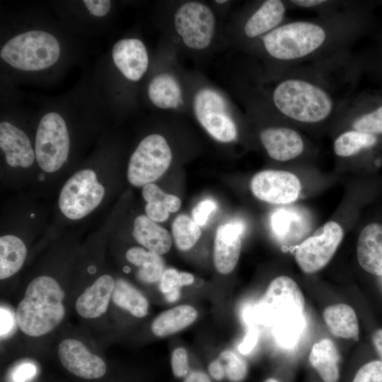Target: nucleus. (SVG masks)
Returning a JSON list of instances; mask_svg holds the SVG:
<instances>
[{"instance_id":"obj_1","label":"nucleus","mask_w":382,"mask_h":382,"mask_svg":"<svg viewBox=\"0 0 382 382\" xmlns=\"http://www.w3.org/2000/svg\"><path fill=\"white\" fill-rule=\"evenodd\" d=\"M352 54L288 68L270 93L274 111L292 122L314 125L335 118L359 75Z\"/></svg>"},{"instance_id":"obj_2","label":"nucleus","mask_w":382,"mask_h":382,"mask_svg":"<svg viewBox=\"0 0 382 382\" xmlns=\"http://www.w3.org/2000/svg\"><path fill=\"white\" fill-rule=\"evenodd\" d=\"M361 3L347 1L340 10L313 19L284 22L260 42L266 56L280 72L306 64L324 62L351 54L368 21Z\"/></svg>"},{"instance_id":"obj_3","label":"nucleus","mask_w":382,"mask_h":382,"mask_svg":"<svg viewBox=\"0 0 382 382\" xmlns=\"http://www.w3.org/2000/svg\"><path fill=\"white\" fill-rule=\"evenodd\" d=\"M65 295L60 284L52 277L40 275L33 279L16 308L18 328L32 338L52 332L65 318Z\"/></svg>"},{"instance_id":"obj_4","label":"nucleus","mask_w":382,"mask_h":382,"mask_svg":"<svg viewBox=\"0 0 382 382\" xmlns=\"http://www.w3.org/2000/svg\"><path fill=\"white\" fill-rule=\"evenodd\" d=\"M60 47L52 35L30 30L9 40L1 48V58L11 66L23 71L48 68L59 59Z\"/></svg>"},{"instance_id":"obj_5","label":"nucleus","mask_w":382,"mask_h":382,"mask_svg":"<svg viewBox=\"0 0 382 382\" xmlns=\"http://www.w3.org/2000/svg\"><path fill=\"white\" fill-rule=\"evenodd\" d=\"M172 151L166 139L152 134L144 138L132 154L127 168V179L135 187L157 180L167 170Z\"/></svg>"},{"instance_id":"obj_6","label":"nucleus","mask_w":382,"mask_h":382,"mask_svg":"<svg viewBox=\"0 0 382 382\" xmlns=\"http://www.w3.org/2000/svg\"><path fill=\"white\" fill-rule=\"evenodd\" d=\"M105 195L103 185L98 181L95 171L82 169L69 178L62 187L58 204L68 219L77 220L89 214Z\"/></svg>"},{"instance_id":"obj_7","label":"nucleus","mask_w":382,"mask_h":382,"mask_svg":"<svg viewBox=\"0 0 382 382\" xmlns=\"http://www.w3.org/2000/svg\"><path fill=\"white\" fill-rule=\"evenodd\" d=\"M304 297L297 284L287 276L273 279L260 302L253 308L255 321L274 325L282 318L303 313Z\"/></svg>"},{"instance_id":"obj_8","label":"nucleus","mask_w":382,"mask_h":382,"mask_svg":"<svg viewBox=\"0 0 382 382\" xmlns=\"http://www.w3.org/2000/svg\"><path fill=\"white\" fill-rule=\"evenodd\" d=\"M69 136L62 117L51 112L40 120L35 136V154L38 166L47 173L59 170L69 152Z\"/></svg>"},{"instance_id":"obj_9","label":"nucleus","mask_w":382,"mask_h":382,"mask_svg":"<svg viewBox=\"0 0 382 382\" xmlns=\"http://www.w3.org/2000/svg\"><path fill=\"white\" fill-rule=\"evenodd\" d=\"M193 110L197 121L214 139L228 143L236 139V125L219 92L210 88L199 89L193 100Z\"/></svg>"},{"instance_id":"obj_10","label":"nucleus","mask_w":382,"mask_h":382,"mask_svg":"<svg viewBox=\"0 0 382 382\" xmlns=\"http://www.w3.org/2000/svg\"><path fill=\"white\" fill-rule=\"evenodd\" d=\"M174 27L183 43L193 50L207 47L213 38L215 17L212 9L203 3L188 1L174 14Z\"/></svg>"},{"instance_id":"obj_11","label":"nucleus","mask_w":382,"mask_h":382,"mask_svg":"<svg viewBox=\"0 0 382 382\" xmlns=\"http://www.w3.org/2000/svg\"><path fill=\"white\" fill-rule=\"evenodd\" d=\"M343 238V230L335 221H328L297 247L295 259L306 273H314L325 267L334 255Z\"/></svg>"},{"instance_id":"obj_12","label":"nucleus","mask_w":382,"mask_h":382,"mask_svg":"<svg viewBox=\"0 0 382 382\" xmlns=\"http://www.w3.org/2000/svg\"><path fill=\"white\" fill-rule=\"evenodd\" d=\"M301 188L296 175L281 170L260 171L250 181L253 194L260 200L272 204H286L296 201Z\"/></svg>"},{"instance_id":"obj_13","label":"nucleus","mask_w":382,"mask_h":382,"mask_svg":"<svg viewBox=\"0 0 382 382\" xmlns=\"http://www.w3.org/2000/svg\"><path fill=\"white\" fill-rule=\"evenodd\" d=\"M57 354L62 366L72 375L85 380L103 378L107 365L99 355L93 353L81 340L66 338L60 342Z\"/></svg>"},{"instance_id":"obj_14","label":"nucleus","mask_w":382,"mask_h":382,"mask_svg":"<svg viewBox=\"0 0 382 382\" xmlns=\"http://www.w3.org/2000/svg\"><path fill=\"white\" fill-rule=\"evenodd\" d=\"M335 118L349 127L373 135L382 134V98L351 96L342 105Z\"/></svg>"},{"instance_id":"obj_15","label":"nucleus","mask_w":382,"mask_h":382,"mask_svg":"<svg viewBox=\"0 0 382 382\" xmlns=\"http://www.w3.org/2000/svg\"><path fill=\"white\" fill-rule=\"evenodd\" d=\"M259 138L268 156L278 161H288L300 156L306 144L301 134L289 126H268Z\"/></svg>"},{"instance_id":"obj_16","label":"nucleus","mask_w":382,"mask_h":382,"mask_svg":"<svg viewBox=\"0 0 382 382\" xmlns=\"http://www.w3.org/2000/svg\"><path fill=\"white\" fill-rule=\"evenodd\" d=\"M243 231V224L238 221L218 227L214 239V262L219 272L228 274L235 268L240 256Z\"/></svg>"},{"instance_id":"obj_17","label":"nucleus","mask_w":382,"mask_h":382,"mask_svg":"<svg viewBox=\"0 0 382 382\" xmlns=\"http://www.w3.org/2000/svg\"><path fill=\"white\" fill-rule=\"evenodd\" d=\"M115 286V280L104 274L96 279L77 297L75 310L86 320H94L103 316L108 311Z\"/></svg>"},{"instance_id":"obj_18","label":"nucleus","mask_w":382,"mask_h":382,"mask_svg":"<svg viewBox=\"0 0 382 382\" xmlns=\"http://www.w3.org/2000/svg\"><path fill=\"white\" fill-rule=\"evenodd\" d=\"M112 56L117 69L130 81H139L147 70V51L139 39L126 38L117 41L112 47Z\"/></svg>"},{"instance_id":"obj_19","label":"nucleus","mask_w":382,"mask_h":382,"mask_svg":"<svg viewBox=\"0 0 382 382\" xmlns=\"http://www.w3.org/2000/svg\"><path fill=\"white\" fill-rule=\"evenodd\" d=\"M287 8L286 1H262L245 20L243 27L244 35L249 40H260L284 23Z\"/></svg>"},{"instance_id":"obj_20","label":"nucleus","mask_w":382,"mask_h":382,"mask_svg":"<svg viewBox=\"0 0 382 382\" xmlns=\"http://www.w3.org/2000/svg\"><path fill=\"white\" fill-rule=\"evenodd\" d=\"M0 147L6 163L11 167H30L34 162L35 151L25 133L8 122L0 123Z\"/></svg>"},{"instance_id":"obj_21","label":"nucleus","mask_w":382,"mask_h":382,"mask_svg":"<svg viewBox=\"0 0 382 382\" xmlns=\"http://www.w3.org/2000/svg\"><path fill=\"white\" fill-rule=\"evenodd\" d=\"M272 229L276 236L286 244L300 241L309 228V219L303 211L296 207L276 210L270 219Z\"/></svg>"},{"instance_id":"obj_22","label":"nucleus","mask_w":382,"mask_h":382,"mask_svg":"<svg viewBox=\"0 0 382 382\" xmlns=\"http://www.w3.org/2000/svg\"><path fill=\"white\" fill-rule=\"evenodd\" d=\"M357 259L367 272L382 277V225L372 223L361 231L357 245Z\"/></svg>"},{"instance_id":"obj_23","label":"nucleus","mask_w":382,"mask_h":382,"mask_svg":"<svg viewBox=\"0 0 382 382\" xmlns=\"http://www.w3.org/2000/svg\"><path fill=\"white\" fill-rule=\"evenodd\" d=\"M132 234L139 244L159 255L167 253L172 246L170 233L145 215L134 219Z\"/></svg>"},{"instance_id":"obj_24","label":"nucleus","mask_w":382,"mask_h":382,"mask_svg":"<svg viewBox=\"0 0 382 382\" xmlns=\"http://www.w3.org/2000/svg\"><path fill=\"white\" fill-rule=\"evenodd\" d=\"M339 352L330 339H323L313 345L309 361L324 382H337L340 378Z\"/></svg>"},{"instance_id":"obj_25","label":"nucleus","mask_w":382,"mask_h":382,"mask_svg":"<svg viewBox=\"0 0 382 382\" xmlns=\"http://www.w3.org/2000/svg\"><path fill=\"white\" fill-rule=\"evenodd\" d=\"M323 318L330 332L337 337L359 340V324L354 310L349 305L340 303L327 307Z\"/></svg>"},{"instance_id":"obj_26","label":"nucleus","mask_w":382,"mask_h":382,"mask_svg":"<svg viewBox=\"0 0 382 382\" xmlns=\"http://www.w3.org/2000/svg\"><path fill=\"white\" fill-rule=\"evenodd\" d=\"M148 96L152 103L161 109H175L183 103L178 82L167 73L153 78L148 87Z\"/></svg>"},{"instance_id":"obj_27","label":"nucleus","mask_w":382,"mask_h":382,"mask_svg":"<svg viewBox=\"0 0 382 382\" xmlns=\"http://www.w3.org/2000/svg\"><path fill=\"white\" fill-rule=\"evenodd\" d=\"M197 317V312L193 307L176 306L158 315L152 322L151 330L157 337L168 336L187 327Z\"/></svg>"},{"instance_id":"obj_28","label":"nucleus","mask_w":382,"mask_h":382,"mask_svg":"<svg viewBox=\"0 0 382 382\" xmlns=\"http://www.w3.org/2000/svg\"><path fill=\"white\" fill-rule=\"evenodd\" d=\"M27 256L24 242L13 235L0 238V279L4 280L17 273L23 267Z\"/></svg>"},{"instance_id":"obj_29","label":"nucleus","mask_w":382,"mask_h":382,"mask_svg":"<svg viewBox=\"0 0 382 382\" xmlns=\"http://www.w3.org/2000/svg\"><path fill=\"white\" fill-rule=\"evenodd\" d=\"M127 260L137 267V277L146 283L158 281L164 272V262L159 255L140 247H132L125 254Z\"/></svg>"},{"instance_id":"obj_30","label":"nucleus","mask_w":382,"mask_h":382,"mask_svg":"<svg viewBox=\"0 0 382 382\" xmlns=\"http://www.w3.org/2000/svg\"><path fill=\"white\" fill-rule=\"evenodd\" d=\"M112 301L115 306L137 318H144L148 313L149 302L146 297L122 279L115 281Z\"/></svg>"},{"instance_id":"obj_31","label":"nucleus","mask_w":382,"mask_h":382,"mask_svg":"<svg viewBox=\"0 0 382 382\" xmlns=\"http://www.w3.org/2000/svg\"><path fill=\"white\" fill-rule=\"evenodd\" d=\"M377 141L376 135L352 129L345 130L334 141V152L337 156L347 158L374 146Z\"/></svg>"},{"instance_id":"obj_32","label":"nucleus","mask_w":382,"mask_h":382,"mask_svg":"<svg viewBox=\"0 0 382 382\" xmlns=\"http://www.w3.org/2000/svg\"><path fill=\"white\" fill-rule=\"evenodd\" d=\"M306 327L303 313L285 316L274 325V335L278 343L291 348L299 342Z\"/></svg>"},{"instance_id":"obj_33","label":"nucleus","mask_w":382,"mask_h":382,"mask_svg":"<svg viewBox=\"0 0 382 382\" xmlns=\"http://www.w3.org/2000/svg\"><path fill=\"white\" fill-rule=\"evenodd\" d=\"M172 234L177 248L185 251L193 247L202 232L199 226L193 219L180 214L173 222Z\"/></svg>"},{"instance_id":"obj_34","label":"nucleus","mask_w":382,"mask_h":382,"mask_svg":"<svg viewBox=\"0 0 382 382\" xmlns=\"http://www.w3.org/2000/svg\"><path fill=\"white\" fill-rule=\"evenodd\" d=\"M218 359L221 363L225 378L231 382H240L245 378L248 372L246 363L233 352H222Z\"/></svg>"},{"instance_id":"obj_35","label":"nucleus","mask_w":382,"mask_h":382,"mask_svg":"<svg viewBox=\"0 0 382 382\" xmlns=\"http://www.w3.org/2000/svg\"><path fill=\"white\" fill-rule=\"evenodd\" d=\"M347 1L327 0H292L286 1L292 8H301L316 12L318 16H326L343 8Z\"/></svg>"},{"instance_id":"obj_36","label":"nucleus","mask_w":382,"mask_h":382,"mask_svg":"<svg viewBox=\"0 0 382 382\" xmlns=\"http://www.w3.org/2000/svg\"><path fill=\"white\" fill-rule=\"evenodd\" d=\"M142 196L147 203L161 204L168 209L169 212H177L181 206V200L179 197L165 193L154 183L147 184L143 187Z\"/></svg>"},{"instance_id":"obj_37","label":"nucleus","mask_w":382,"mask_h":382,"mask_svg":"<svg viewBox=\"0 0 382 382\" xmlns=\"http://www.w3.org/2000/svg\"><path fill=\"white\" fill-rule=\"evenodd\" d=\"M352 382H382V361L374 360L364 364Z\"/></svg>"},{"instance_id":"obj_38","label":"nucleus","mask_w":382,"mask_h":382,"mask_svg":"<svg viewBox=\"0 0 382 382\" xmlns=\"http://www.w3.org/2000/svg\"><path fill=\"white\" fill-rule=\"evenodd\" d=\"M170 363L173 374L177 378H183L190 371L187 354L183 347L176 348L173 352Z\"/></svg>"},{"instance_id":"obj_39","label":"nucleus","mask_w":382,"mask_h":382,"mask_svg":"<svg viewBox=\"0 0 382 382\" xmlns=\"http://www.w3.org/2000/svg\"><path fill=\"white\" fill-rule=\"evenodd\" d=\"M216 203L211 199H206L199 202L192 211L193 220L199 226H204L209 215L216 209Z\"/></svg>"},{"instance_id":"obj_40","label":"nucleus","mask_w":382,"mask_h":382,"mask_svg":"<svg viewBox=\"0 0 382 382\" xmlns=\"http://www.w3.org/2000/svg\"><path fill=\"white\" fill-rule=\"evenodd\" d=\"M179 273L175 269L166 270L161 278L160 289L163 294H168L173 291L178 285Z\"/></svg>"},{"instance_id":"obj_41","label":"nucleus","mask_w":382,"mask_h":382,"mask_svg":"<svg viewBox=\"0 0 382 382\" xmlns=\"http://www.w3.org/2000/svg\"><path fill=\"white\" fill-rule=\"evenodd\" d=\"M146 216L155 222L166 221L169 216V211L163 204L149 202L145 206Z\"/></svg>"},{"instance_id":"obj_42","label":"nucleus","mask_w":382,"mask_h":382,"mask_svg":"<svg viewBox=\"0 0 382 382\" xmlns=\"http://www.w3.org/2000/svg\"><path fill=\"white\" fill-rule=\"evenodd\" d=\"M83 2L91 14L97 17L105 16L111 6V1L108 0H84Z\"/></svg>"},{"instance_id":"obj_43","label":"nucleus","mask_w":382,"mask_h":382,"mask_svg":"<svg viewBox=\"0 0 382 382\" xmlns=\"http://www.w3.org/2000/svg\"><path fill=\"white\" fill-rule=\"evenodd\" d=\"M257 340V330L255 328H250L238 346L239 352L243 354L250 353L256 345Z\"/></svg>"},{"instance_id":"obj_44","label":"nucleus","mask_w":382,"mask_h":382,"mask_svg":"<svg viewBox=\"0 0 382 382\" xmlns=\"http://www.w3.org/2000/svg\"><path fill=\"white\" fill-rule=\"evenodd\" d=\"M13 322H16L14 318L10 314L3 306H1V338L2 339L8 334V332L12 330Z\"/></svg>"},{"instance_id":"obj_45","label":"nucleus","mask_w":382,"mask_h":382,"mask_svg":"<svg viewBox=\"0 0 382 382\" xmlns=\"http://www.w3.org/2000/svg\"><path fill=\"white\" fill-rule=\"evenodd\" d=\"M35 372V368L30 363H25L18 366L15 374H13V380L16 382H23L26 379L31 377Z\"/></svg>"},{"instance_id":"obj_46","label":"nucleus","mask_w":382,"mask_h":382,"mask_svg":"<svg viewBox=\"0 0 382 382\" xmlns=\"http://www.w3.org/2000/svg\"><path fill=\"white\" fill-rule=\"evenodd\" d=\"M208 371L215 381H220L225 378L224 367L218 359L209 364Z\"/></svg>"},{"instance_id":"obj_47","label":"nucleus","mask_w":382,"mask_h":382,"mask_svg":"<svg viewBox=\"0 0 382 382\" xmlns=\"http://www.w3.org/2000/svg\"><path fill=\"white\" fill-rule=\"evenodd\" d=\"M183 382H212L209 376L199 370H190L183 378Z\"/></svg>"},{"instance_id":"obj_48","label":"nucleus","mask_w":382,"mask_h":382,"mask_svg":"<svg viewBox=\"0 0 382 382\" xmlns=\"http://www.w3.org/2000/svg\"><path fill=\"white\" fill-rule=\"evenodd\" d=\"M374 347L382 360V329L376 330L372 337Z\"/></svg>"},{"instance_id":"obj_49","label":"nucleus","mask_w":382,"mask_h":382,"mask_svg":"<svg viewBox=\"0 0 382 382\" xmlns=\"http://www.w3.org/2000/svg\"><path fill=\"white\" fill-rule=\"evenodd\" d=\"M194 281L192 274L187 272H180L178 277V285L180 286L191 284Z\"/></svg>"},{"instance_id":"obj_50","label":"nucleus","mask_w":382,"mask_h":382,"mask_svg":"<svg viewBox=\"0 0 382 382\" xmlns=\"http://www.w3.org/2000/svg\"><path fill=\"white\" fill-rule=\"evenodd\" d=\"M179 287L178 286L175 289H174L170 292L166 294V298L169 302H173L178 300V299L180 296V290Z\"/></svg>"},{"instance_id":"obj_51","label":"nucleus","mask_w":382,"mask_h":382,"mask_svg":"<svg viewBox=\"0 0 382 382\" xmlns=\"http://www.w3.org/2000/svg\"><path fill=\"white\" fill-rule=\"evenodd\" d=\"M265 382H279V381L274 378H270L267 379Z\"/></svg>"},{"instance_id":"obj_52","label":"nucleus","mask_w":382,"mask_h":382,"mask_svg":"<svg viewBox=\"0 0 382 382\" xmlns=\"http://www.w3.org/2000/svg\"><path fill=\"white\" fill-rule=\"evenodd\" d=\"M216 2L218 3V4H224V3H226V1H225V0L219 1V0H218V1H216Z\"/></svg>"}]
</instances>
